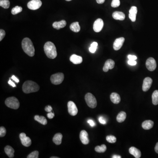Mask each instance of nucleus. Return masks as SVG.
<instances>
[{"mask_svg":"<svg viewBox=\"0 0 158 158\" xmlns=\"http://www.w3.org/2000/svg\"><path fill=\"white\" fill-rule=\"evenodd\" d=\"M22 47L24 52L27 55L30 57H33L34 55V48L30 39L27 38H24L22 42Z\"/></svg>","mask_w":158,"mask_h":158,"instance_id":"1","label":"nucleus"},{"mask_svg":"<svg viewBox=\"0 0 158 158\" xmlns=\"http://www.w3.org/2000/svg\"><path fill=\"white\" fill-rule=\"evenodd\" d=\"M44 52L48 58L54 59L57 57V52L56 47L53 43L50 41L46 42L44 44Z\"/></svg>","mask_w":158,"mask_h":158,"instance_id":"2","label":"nucleus"},{"mask_svg":"<svg viewBox=\"0 0 158 158\" xmlns=\"http://www.w3.org/2000/svg\"><path fill=\"white\" fill-rule=\"evenodd\" d=\"M23 91L26 94L38 91L40 89V86L35 82L27 81L25 82L23 84Z\"/></svg>","mask_w":158,"mask_h":158,"instance_id":"3","label":"nucleus"},{"mask_svg":"<svg viewBox=\"0 0 158 158\" xmlns=\"http://www.w3.org/2000/svg\"><path fill=\"white\" fill-rule=\"evenodd\" d=\"M5 104L7 106L13 110H17L20 106L19 100L14 97H11L7 98L5 101Z\"/></svg>","mask_w":158,"mask_h":158,"instance_id":"4","label":"nucleus"},{"mask_svg":"<svg viewBox=\"0 0 158 158\" xmlns=\"http://www.w3.org/2000/svg\"><path fill=\"white\" fill-rule=\"evenodd\" d=\"M85 100L87 106L89 107L94 109L97 106V102L96 99L92 94L88 93L85 95Z\"/></svg>","mask_w":158,"mask_h":158,"instance_id":"5","label":"nucleus"},{"mask_svg":"<svg viewBox=\"0 0 158 158\" xmlns=\"http://www.w3.org/2000/svg\"><path fill=\"white\" fill-rule=\"evenodd\" d=\"M64 79V75L63 73H55L51 76V82L54 85H58L61 84Z\"/></svg>","mask_w":158,"mask_h":158,"instance_id":"6","label":"nucleus"},{"mask_svg":"<svg viewBox=\"0 0 158 158\" xmlns=\"http://www.w3.org/2000/svg\"><path fill=\"white\" fill-rule=\"evenodd\" d=\"M41 5L42 2L40 0H32L27 4V7L32 10L38 9Z\"/></svg>","mask_w":158,"mask_h":158,"instance_id":"7","label":"nucleus"},{"mask_svg":"<svg viewBox=\"0 0 158 158\" xmlns=\"http://www.w3.org/2000/svg\"><path fill=\"white\" fill-rule=\"evenodd\" d=\"M19 138L21 141L22 144L25 147H29L32 144L31 139L29 137H27L25 133H22L20 134Z\"/></svg>","mask_w":158,"mask_h":158,"instance_id":"8","label":"nucleus"},{"mask_svg":"<svg viewBox=\"0 0 158 158\" xmlns=\"http://www.w3.org/2000/svg\"><path fill=\"white\" fill-rule=\"evenodd\" d=\"M68 112L70 115L75 116L78 113V109L75 103L72 101L69 102L67 104Z\"/></svg>","mask_w":158,"mask_h":158,"instance_id":"9","label":"nucleus"},{"mask_svg":"<svg viewBox=\"0 0 158 158\" xmlns=\"http://www.w3.org/2000/svg\"><path fill=\"white\" fill-rule=\"evenodd\" d=\"M146 67L148 70L153 71L156 68V63L155 59L153 58H149L146 62Z\"/></svg>","mask_w":158,"mask_h":158,"instance_id":"10","label":"nucleus"},{"mask_svg":"<svg viewBox=\"0 0 158 158\" xmlns=\"http://www.w3.org/2000/svg\"><path fill=\"white\" fill-rule=\"evenodd\" d=\"M104 26V22L102 19H98L94 22L93 25V29L97 33L100 32L102 30Z\"/></svg>","mask_w":158,"mask_h":158,"instance_id":"11","label":"nucleus"},{"mask_svg":"<svg viewBox=\"0 0 158 158\" xmlns=\"http://www.w3.org/2000/svg\"><path fill=\"white\" fill-rule=\"evenodd\" d=\"M153 83V80L150 77L145 78L143 81L142 85V90L146 92L150 88Z\"/></svg>","mask_w":158,"mask_h":158,"instance_id":"12","label":"nucleus"},{"mask_svg":"<svg viewBox=\"0 0 158 158\" xmlns=\"http://www.w3.org/2000/svg\"><path fill=\"white\" fill-rule=\"evenodd\" d=\"M125 39L124 38H117L113 43V48L116 51H118L121 48L124 42Z\"/></svg>","mask_w":158,"mask_h":158,"instance_id":"13","label":"nucleus"},{"mask_svg":"<svg viewBox=\"0 0 158 158\" xmlns=\"http://www.w3.org/2000/svg\"><path fill=\"white\" fill-rule=\"evenodd\" d=\"M115 66V62L112 59H108L105 63L103 70L105 72H107L109 69H112Z\"/></svg>","mask_w":158,"mask_h":158,"instance_id":"14","label":"nucleus"},{"mask_svg":"<svg viewBox=\"0 0 158 158\" xmlns=\"http://www.w3.org/2000/svg\"><path fill=\"white\" fill-rule=\"evenodd\" d=\"M137 12H138V9L135 6L131 7L130 10L129 11V18L133 22L135 21L136 19Z\"/></svg>","mask_w":158,"mask_h":158,"instance_id":"15","label":"nucleus"},{"mask_svg":"<svg viewBox=\"0 0 158 158\" xmlns=\"http://www.w3.org/2000/svg\"><path fill=\"white\" fill-rule=\"evenodd\" d=\"M88 135L87 132L84 130H82L80 133V139L83 144L87 145L89 143Z\"/></svg>","mask_w":158,"mask_h":158,"instance_id":"16","label":"nucleus"},{"mask_svg":"<svg viewBox=\"0 0 158 158\" xmlns=\"http://www.w3.org/2000/svg\"><path fill=\"white\" fill-rule=\"evenodd\" d=\"M67 25V22L65 20H62L59 22H55L53 24L52 26L56 30H60L64 28Z\"/></svg>","mask_w":158,"mask_h":158,"instance_id":"17","label":"nucleus"},{"mask_svg":"<svg viewBox=\"0 0 158 158\" xmlns=\"http://www.w3.org/2000/svg\"><path fill=\"white\" fill-rule=\"evenodd\" d=\"M70 61L74 64H79L82 63L83 58L81 56L73 54L70 57Z\"/></svg>","mask_w":158,"mask_h":158,"instance_id":"18","label":"nucleus"},{"mask_svg":"<svg viewBox=\"0 0 158 158\" xmlns=\"http://www.w3.org/2000/svg\"><path fill=\"white\" fill-rule=\"evenodd\" d=\"M129 153L136 158H140L141 156V152L139 150L134 147H131L129 149Z\"/></svg>","mask_w":158,"mask_h":158,"instance_id":"19","label":"nucleus"},{"mask_svg":"<svg viewBox=\"0 0 158 158\" xmlns=\"http://www.w3.org/2000/svg\"><path fill=\"white\" fill-rule=\"evenodd\" d=\"M112 17L115 19L122 21L125 19V15L123 12L121 11H115L112 14Z\"/></svg>","mask_w":158,"mask_h":158,"instance_id":"20","label":"nucleus"},{"mask_svg":"<svg viewBox=\"0 0 158 158\" xmlns=\"http://www.w3.org/2000/svg\"><path fill=\"white\" fill-rule=\"evenodd\" d=\"M153 121L150 120H148L143 122L142 124V127L145 130H148L153 128Z\"/></svg>","mask_w":158,"mask_h":158,"instance_id":"21","label":"nucleus"},{"mask_svg":"<svg viewBox=\"0 0 158 158\" xmlns=\"http://www.w3.org/2000/svg\"><path fill=\"white\" fill-rule=\"evenodd\" d=\"M110 99L114 104H117L120 103L121 101L120 97L116 93H112L110 95Z\"/></svg>","mask_w":158,"mask_h":158,"instance_id":"22","label":"nucleus"},{"mask_svg":"<svg viewBox=\"0 0 158 158\" xmlns=\"http://www.w3.org/2000/svg\"><path fill=\"white\" fill-rule=\"evenodd\" d=\"M5 152L9 158H12L14 157L15 150L9 145H7L5 148Z\"/></svg>","mask_w":158,"mask_h":158,"instance_id":"23","label":"nucleus"},{"mask_svg":"<svg viewBox=\"0 0 158 158\" xmlns=\"http://www.w3.org/2000/svg\"><path fill=\"white\" fill-rule=\"evenodd\" d=\"M63 135L61 133H58L55 134L53 138V141L56 145H60L62 143Z\"/></svg>","mask_w":158,"mask_h":158,"instance_id":"24","label":"nucleus"},{"mask_svg":"<svg viewBox=\"0 0 158 158\" xmlns=\"http://www.w3.org/2000/svg\"><path fill=\"white\" fill-rule=\"evenodd\" d=\"M70 29L72 31L75 33H78L81 30V27L78 22H76L72 23L70 26Z\"/></svg>","mask_w":158,"mask_h":158,"instance_id":"25","label":"nucleus"},{"mask_svg":"<svg viewBox=\"0 0 158 158\" xmlns=\"http://www.w3.org/2000/svg\"><path fill=\"white\" fill-rule=\"evenodd\" d=\"M34 120L37 122L42 124V125H45L47 124L48 121H47V119L45 118V117L43 116H40L39 115H36L34 116Z\"/></svg>","mask_w":158,"mask_h":158,"instance_id":"26","label":"nucleus"},{"mask_svg":"<svg viewBox=\"0 0 158 158\" xmlns=\"http://www.w3.org/2000/svg\"><path fill=\"white\" fill-rule=\"evenodd\" d=\"M126 116V115L125 112L124 111L121 112L117 115L116 120L119 123H122L125 120Z\"/></svg>","mask_w":158,"mask_h":158,"instance_id":"27","label":"nucleus"},{"mask_svg":"<svg viewBox=\"0 0 158 158\" xmlns=\"http://www.w3.org/2000/svg\"><path fill=\"white\" fill-rule=\"evenodd\" d=\"M152 102L153 105L158 104V90H155L152 95Z\"/></svg>","mask_w":158,"mask_h":158,"instance_id":"28","label":"nucleus"},{"mask_svg":"<svg viewBox=\"0 0 158 158\" xmlns=\"http://www.w3.org/2000/svg\"><path fill=\"white\" fill-rule=\"evenodd\" d=\"M106 146L105 145H102L101 146H97L95 148V151L98 153H104L106 152Z\"/></svg>","mask_w":158,"mask_h":158,"instance_id":"29","label":"nucleus"},{"mask_svg":"<svg viewBox=\"0 0 158 158\" xmlns=\"http://www.w3.org/2000/svg\"><path fill=\"white\" fill-rule=\"evenodd\" d=\"M0 6L5 9L9 8L10 2L9 0H0Z\"/></svg>","mask_w":158,"mask_h":158,"instance_id":"30","label":"nucleus"},{"mask_svg":"<svg viewBox=\"0 0 158 158\" xmlns=\"http://www.w3.org/2000/svg\"><path fill=\"white\" fill-rule=\"evenodd\" d=\"M23 10V9L21 7L19 6H16L14 8L11 10V14L13 15H16V14H18V13H20Z\"/></svg>","mask_w":158,"mask_h":158,"instance_id":"31","label":"nucleus"},{"mask_svg":"<svg viewBox=\"0 0 158 158\" xmlns=\"http://www.w3.org/2000/svg\"><path fill=\"white\" fill-rule=\"evenodd\" d=\"M98 44L96 42H93L91 45V47L89 48V51L92 53H94L96 51Z\"/></svg>","mask_w":158,"mask_h":158,"instance_id":"32","label":"nucleus"},{"mask_svg":"<svg viewBox=\"0 0 158 158\" xmlns=\"http://www.w3.org/2000/svg\"><path fill=\"white\" fill-rule=\"evenodd\" d=\"M106 140L109 143H114L116 142V138L114 136H107L106 137Z\"/></svg>","mask_w":158,"mask_h":158,"instance_id":"33","label":"nucleus"},{"mask_svg":"<svg viewBox=\"0 0 158 158\" xmlns=\"http://www.w3.org/2000/svg\"><path fill=\"white\" fill-rule=\"evenodd\" d=\"M39 157V152L38 151H35L30 154L27 156V158H38Z\"/></svg>","mask_w":158,"mask_h":158,"instance_id":"34","label":"nucleus"},{"mask_svg":"<svg viewBox=\"0 0 158 158\" xmlns=\"http://www.w3.org/2000/svg\"><path fill=\"white\" fill-rule=\"evenodd\" d=\"M120 0H112L111 6L113 8H116L120 5Z\"/></svg>","mask_w":158,"mask_h":158,"instance_id":"35","label":"nucleus"},{"mask_svg":"<svg viewBox=\"0 0 158 158\" xmlns=\"http://www.w3.org/2000/svg\"><path fill=\"white\" fill-rule=\"evenodd\" d=\"M6 134V130L4 126H1L0 127V137L2 138L5 136Z\"/></svg>","mask_w":158,"mask_h":158,"instance_id":"36","label":"nucleus"},{"mask_svg":"<svg viewBox=\"0 0 158 158\" xmlns=\"http://www.w3.org/2000/svg\"><path fill=\"white\" fill-rule=\"evenodd\" d=\"M5 32L3 30L1 29L0 30V41H1L5 38Z\"/></svg>","mask_w":158,"mask_h":158,"instance_id":"37","label":"nucleus"},{"mask_svg":"<svg viewBox=\"0 0 158 158\" xmlns=\"http://www.w3.org/2000/svg\"><path fill=\"white\" fill-rule=\"evenodd\" d=\"M45 110L48 112H51L52 111V108L51 106L48 105L45 107Z\"/></svg>","mask_w":158,"mask_h":158,"instance_id":"38","label":"nucleus"},{"mask_svg":"<svg viewBox=\"0 0 158 158\" xmlns=\"http://www.w3.org/2000/svg\"><path fill=\"white\" fill-rule=\"evenodd\" d=\"M128 63L130 66H135L137 64V62L135 60H129L128 61Z\"/></svg>","mask_w":158,"mask_h":158,"instance_id":"39","label":"nucleus"},{"mask_svg":"<svg viewBox=\"0 0 158 158\" xmlns=\"http://www.w3.org/2000/svg\"><path fill=\"white\" fill-rule=\"evenodd\" d=\"M54 116V114L53 112H48L47 114V117L49 119H52L53 118V117Z\"/></svg>","mask_w":158,"mask_h":158,"instance_id":"40","label":"nucleus"},{"mask_svg":"<svg viewBox=\"0 0 158 158\" xmlns=\"http://www.w3.org/2000/svg\"><path fill=\"white\" fill-rule=\"evenodd\" d=\"M99 121L101 124H106V120L102 117H100L99 118Z\"/></svg>","mask_w":158,"mask_h":158,"instance_id":"41","label":"nucleus"},{"mask_svg":"<svg viewBox=\"0 0 158 158\" xmlns=\"http://www.w3.org/2000/svg\"><path fill=\"white\" fill-rule=\"evenodd\" d=\"M128 58L129 60H136L137 59V57L135 55H129L128 56Z\"/></svg>","mask_w":158,"mask_h":158,"instance_id":"42","label":"nucleus"},{"mask_svg":"<svg viewBox=\"0 0 158 158\" xmlns=\"http://www.w3.org/2000/svg\"><path fill=\"white\" fill-rule=\"evenodd\" d=\"M87 122H88V124H89L90 125V126H92V127H93V126H94L95 125V122H94L92 120H88Z\"/></svg>","mask_w":158,"mask_h":158,"instance_id":"43","label":"nucleus"},{"mask_svg":"<svg viewBox=\"0 0 158 158\" xmlns=\"http://www.w3.org/2000/svg\"><path fill=\"white\" fill-rule=\"evenodd\" d=\"M8 83H9L10 85H11V86H12V87H16L15 84V83H14L13 82H12V81H11V79L9 80V82H8Z\"/></svg>","mask_w":158,"mask_h":158,"instance_id":"44","label":"nucleus"},{"mask_svg":"<svg viewBox=\"0 0 158 158\" xmlns=\"http://www.w3.org/2000/svg\"><path fill=\"white\" fill-rule=\"evenodd\" d=\"M11 78L12 79L13 81L16 82V83H19V80L16 77L14 76V75H13V76L11 77Z\"/></svg>","mask_w":158,"mask_h":158,"instance_id":"45","label":"nucleus"},{"mask_svg":"<svg viewBox=\"0 0 158 158\" xmlns=\"http://www.w3.org/2000/svg\"><path fill=\"white\" fill-rule=\"evenodd\" d=\"M96 1L98 4H103L105 2V0H96Z\"/></svg>","mask_w":158,"mask_h":158,"instance_id":"46","label":"nucleus"},{"mask_svg":"<svg viewBox=\"0 0 158 158\" xmlns=\"http://www.w3.org/2000/svg\"><path fill=\"white\" fill-rule=\"evenodd\" d=\"M155 150L157 153L158 154V142L156 143L155 147Z\"/></svg>","mask_w":158,"mask_h":158,"instance_id":"47","label":"nucleus"},{"mask_svg":"<svg viewBox=\"0 0 158 158\" xmlns=\"http://www.w3.org/2000/svg\"><path fill=\"white\" fill-rule=\"evenodd\" d=\"M112 158H121V156H120V155H113L112 157Z\"/></svg>","mask_w":158,"mask_h":158,"instance_id":"48","label":"nucleus"},{"mask_svg":"<svg viewBox=\"0 0 158 158\" xmlns=\"http://www.w3.org/2000/svg\"><path fill=\"white\" fill-rule=\"evenodd\" d=\"M51 158H58V157H54H54H51Z\"/></svg>","mask_w":158,"mask_h":158,"instance_id":"49","label":"nucleus"},{"mask_svg":"<svg viewBox=\"0 0 158 158\" xmlns=\"http://www.w3.org/2000/svg\"><path fill=\"white\" fill-rule=\"evenodd\" d=\"M66 1H72V0H66Z\"/></svg>","mask_w":158,"mask_h":158,"instance_id":"50","label":"nucleus"}]
</instances>
